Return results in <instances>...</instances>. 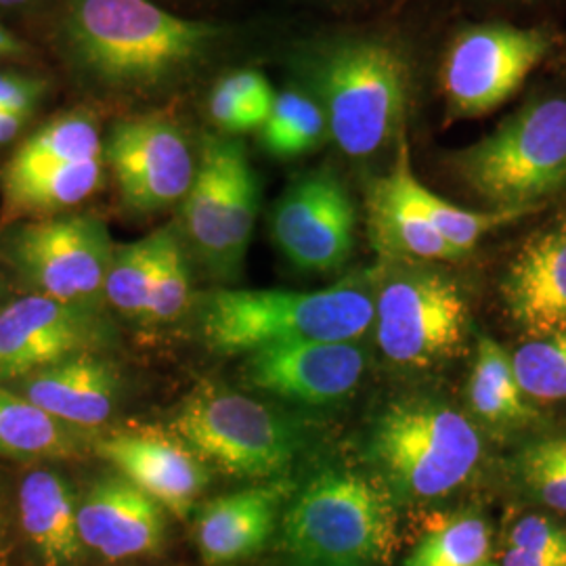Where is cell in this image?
I'll list each match as a JSON object with an SVG mask.
<instances>
[{"instance_id":"1","label":"cell","mask_w":566,"mask_h":566,"mask_svg":"<svg viewBox=\"0 0 566 566\" xmlns=\"http://www.w3.org/2000/svg\"><path fill=\"white\" fill-rule=\"evenodd\" d=\"M227 34L208 21L185 20L151 0H67L61 41L93 88L154 95L191 78Z\"/></svg>"},{"instance_id":"2","label":"cell","mask_w":566,"mask_h":566,"mask_svg":"<svg viewBox=\"0 0 566 566\" xmlns=\"http://www.w3.org/2000/svg\"><path fill=\"white\" fill-rule=\"evenodd\" d=\"M374 285L371 277H348L319 292H206L198 301L200 336L217 355L285 343H357L374 325Z\"/></svg>"},{"instance_id":"3","label":"cell","mask_w":566,"mask_h":566,"mask_svg":"<svg viewBox=\"0 0 566 566\" xmlns=\"http://www.w3.org/2000/svg\"><path fill=\"white\" fill-rule=\"evenodd\" d=\"M303 65L329 139L348 158H369L401 137L411 72L399 46L348 36L315 46Z\"/></svg>"},{"instance_id":"4","label":"cell","mask_w":566,"mask_h":566,"mask_svg":"<svg viewBox=\"0 0 566 566\" xmlns=\"http://www.w3.org/2000/svg\"><path fill=\"white\" fill-rule=\"evenodd\" d=\"M397 523L378 483L350 470H324L296 486L283 510V547L306 566L386 563L399 542Z\"/></svg>"},{"instance_id":"5","label":"cell","mask_w":566,"mask_h":566,"mask_svg":"<svg viewBox=\"0 0 566 566\" xmlns=\"http://www.w3.org/2000/svg\"><path fill=\"white\" fill-rule=\"evenodd\" d=\"M455 177L491 210L542 208L566 189V97L547 95L451 156Z\"/></svg>"},{"instance_id":"6","label":"cell","mask_w":566,"mask_h":566,"mask_svg":"<svg viewBox=\"0 0 566 566\" xmlns=\"http://www.w3.org/2000/svg\"><path fill=\"white\" fill-rule=\"evenodd\" d=\"M369 453L395 493L439 500L472 476L483 443L460 411L434 401H401L376 420Z\"/></svg>"},{"instance_id":"7","label":"cell","mask_w":566,"mask_h":566,"mask_svg":"<svg viewBox=\"0 0 566 566\" xmlns=\"http://www.w3.org/2000/svg\"><path fill=\"white\" fill-rule=\"evenodd\" d=\"M170 430L203 464L250 481L282 479L301 449L296 426L280 411L217 385L191 390Z\"/></svg>"},{"instance_id":"8","label":"cell","mask_w":566,"mask_h":566,"mask_svg":"<svg viewBox=\"0 0 566 566\" xmlns=\"http://www.w3.org/2000/svg\"><path fill=\"white\" fill-rule=\"evenodd\" d=\"M376 282V340L390 364L428 369L455 359L470 329V303L458 280L428 263H388Z\"/></svg>"},{"instance_id":"9","label":"cell","mask_w":566,"mask_h":566,"mask_svg":"<svg viewBox=\"0 0 566 566\" xmlns=\"http://www.w3.org/2000/svg\"><path fill=\"white\" fill-rule=\"evenodd\" d=\"M259 206L261 182L243 143L206 137L182 200V233L212 277L240 280Z\"/></svg>"},{"instance_id":"10","label":"cell","mask_w":566,"mask_h":566,"mask_svg":"<svg viewBox=\"0 0 566 566\" xmlns=\"http://www.w3.org/2000/svg\"><path fill=\"white\" fill-rule=\"evenodd\" d=\"M552 51L539 28L512 23L468 25L447 46L441 88L449 118H481L516 95Z\"/></svg>"},{"instance_id":"11","label":"cell","mask_w":566,"mask_h":566,"mask_svg":"<svg viewBox=\"0 0 566 566\" xmlns=\"http://www.w3.org/2000/svg\"><path fill=\"white\" fill-rule=\"evenodd\" d=\"M114 250L107 227L84 214L21 224L9 242L11 261L42 296L86 308L105 298Z\"/></svg>"},{"instance_id":"12","label":"cell","mask_w":566,"mask_h":566,"mask_svg":"<svg viewBox=\"0 0 566 566\" xmlns=\"http://www.w3.org/2000/svg\"><path fill=\"white\" fill-rule=\"evenodd\" d=\"M357 210L340 177L313 170L292 182L271 214L283 256L306 273H332L355 250Z\"/></svg>"},{"instance_id":"13","label":"cell","mask_w":566,"mask_h":566,"mask_svg":"<svg viewBox=\"0 0 566 566\" xmlns=\"http://www.w3.org/2000/svg\"><path fill=\"white\" fill-rule=\"evenodd\" d=\"M120 200L139 214L182 202L196 179L198 160L181 128L163 118L118 122L103 145Z\"/></svg>"},{"instance_id":"14","label":"cell","mask_w":566,"mask_h":566,"mask_svg":"<svg viewBox=\"0 0 566 566\" xmlns=\"http://www.w3.org/2000/svg\"><path fill=\"white\" fill-rule=\"evenodd\" d=\"M105 340L93 308L34 294L0 311V378H28Z\"/></svg>"},{"instance_id":"15","label":"cell","mask_w":566,"mask_h":566,"mask_svg":"<svg viewBox=\"0 0 566 566\" xmlns=\"http://www.w3.org/2000/svg\"><path fill=\"white\" fill-rule=\"evenodd\" d=\"M367 353L357 343H285L248 355L245 378L292 403L329 405L357 390Z\"/></svg>"},{"instance_id":"16","label":"cell","mask_w":566,"mask_h":566,"mask_svg":"<svg viewBox=\"0 0 566 566\" xmlns=\"http://www.w3.org/2000/svg\"><path fill=\"white\" fill-rule=\"evenodd\" d=\"M95 449L126 481L179 518L193 510L210 483L208 465L170 428H122L102 437Z\"/></svg>"},{"instance_id":"17","label":"cell","mask_w":566,"mask_h":566,"mask_svg":"<svg viewBox=\"0 0 566 566\" xmlns=\"http://www.w3.org/2000/svg\"><path fill=\"white\" fill-rule=\"evenodd\" d=\"M76 516L82 546L105 560L151 556L166 542V510L122 474L88 486Z\"/></svg>"},{"instance_id":"18","label":"cell","mask_w":566,"mask_h":566,"mask_svg":"<svg viewBox=\"0 0 566 566\" xmlns=\"http://www.w3.org/2000/svg\"><path fill=\"white\" fill-rule=\"evenodd\" d=\"M507 315L528 338L566 329V219L526 240L502 282Z\"/></svg>"},{"instance_id":"19","label":"cell","mask_w":566,"mask_h":566,"mask_svg":"<svg viewBox=\"0 0 566 566\" xmlns=\"http://www.w3.org/2000/svg\"><path fill=\"white\" fill-rule=\"evenodd\" d=\"M296 483L264 481L206 502L196 516V544L208 566L235 565L263 552Z\"/></svg>"},{"instance_id":"20","label":"cell","mask_w":566,"mask_h":566,"mask_svg":"<svg viewBox=\"0 0 566 566\" xmlns=\"http://www.w3.org/2000/svg\"><path fill=\"white\" fill-rule=\"evenodd\" d=\"M21 395L63 424L91 430L114 416L120 376L114 365L95 353H82L28 376Z\"/></svg>"},{"instance_id":"21","label":"cell","mask_w":566,"mask_h":566,"mask_svg":"<svg viewBox=\"0 0 566 566\" xmlns=\"http://www.w3.org/2000/svg\"><path fill=\"white\" fill-rule=\"evenodd\" d=\"M367 224L374 248L388 263H451L464 259L407 203L390 175L376 179L369 187Z\"/></svg>"},{"instance_id":"22","label":"cell","mask_w":566,"mask_h":566,"mask_svg":"<svg viewBox=\"0 0 566 566\" xmlns=\"http://www.w3.org/2000/svg\"><path fill=\"white\" fill-rule=\"evenodd\" d=\"M18 504L21 528L46 565L70 566L81 558L78 506L63 476L51 470L28 474L21 481Z\"/></svg>"},{"instance_id":"23","label":"cell","mask_w":566,"mask_h":566,"mask_svg":"<svg viewBox=\"0 0 566 566\" xmlns=\"http://www.w3.org/2000/svg\"><path fill=\"white\" fill-rule=\"evenodd\" d=\"M397 189L401 191L409 206H413L428 223L432 224L447 243H451L462 256L470 254L476 243L495 229L516 223L525 217L535 214L539 208H507V210H465L455 203L447 202L441 196L432 193L413 175L409 147L403 135L399 137V151L388 172Z\"/></svg>"},{"instance_id":"24","label":"cell","mask_w":566,"mask_h":566,"mask_svg":"<svg viewBox=\"0 0 566 566\" xmlns=\"http://www.w3.org/2000/svg\"><path fill=\"white\" fill-rule=\"evenodd\" d=\"M78 428L63 424L21 392L0 388V455L20 462L65 460L81 453Z\"/></svg>"},{"instance_id":"25","label":"cell","mask_w":566,"mask_h":566,"mask_svg":"<svg viewBox=\"0 0 566 566\" xmlns=\"http://www.w3.org/2000/svg\"><path fill=\"white\" fill-rule=\"evenodd\" d=\"M103 182V156L61 164L25 175L20 179L0 181L4 210L13 217H42L63 212L91 198Z\"/></svg>"},{"instance_id":"26","label":"cell","mask_w":566,"mask_h":566,"mask_svg":"<svg viewBox=\"0 0 566 566\" xmlns=\"http://www.w3.org/2000/svg\"><path fill=\"white\" fill-rule=\"evenodd\" d=\"M468 403L479 420L495 428H518L535 418L514 374L512 355L489 336L476 343L468 380Z\"/></svg>"},{"instance_id":"27","label":"cell","mask_w":566,"mask_h":566,"mask_svg":"<svg viewBox=\"0 0 566 566\" xmlns=\"http://www.w3.org/2000/svg\"><path fill=\"white\" fill-rule=\"evenodd\" d=\"M99 156H103L99 124L91 112L74 109L44 124L41 130L21 143L13 158L4 164L0 181L20 179L44 168L81 163Z\"/></svg>"},{"instance_id":"28","label":"cell","mask_w":566,"mask_h":566,"mask_svg":"<svg viewBox=\"0 0 566 566\" xmlns=\"http://www.w3.org/2000/svg\"><path fill=\"white\" fill-rule=\"evenodd\" d=\"M259 133L264 151L282 160L306 156L329 139L322 105L303 88L280 93Z\"/></svg>"},{"instance_id":"29","label":"cell","mask_w":566,"mask_h":566,"mask_svg":"<svg viewBox=\"0 0 566 566\" xmlns=\"http://www.w3.org/2000/svg\"><path fill=\"white\" fill-rule=\"evenodd\" d=\"M277 93L259 70H233L221 76L208 97V116L224 135L259 130Z\"/></svg>"},{"instance_id":"30","label":"cell","mask_w":566,"mask_h":566,"mask_svg":"<svg viewBox=\"0 0 566 566\" xmlns=\"http://www.w3.org/2000/svg\"><path fill=\"white\" fill-rule=\"evenodd\" d=\"M405 566H495L491 528L474 514L449 516L426 533Z\"/></svg>"},{"instance_id":"31","label":"cell","mask_w":566,"mask_h":566,"mask_svg":"<svg viewBox=\"0 0 566 566\" xmlns=\"http://www.w3.org/2000/svg\"><path fill=\"white\" fill-rule=\"evenodd\" d=\"M156 259V238L154 233L139 242L116 245L112 263L105 275L103 296L124 317L137 319L145 324L149 294H151V275Z\"/></svg>"},{"instance_id":"32","label":"cell","mask_w":566,"mask_h":566,"mask_svg":"<svg viewBox=\"0 0 566 566\" xmlns=\"http://www.w3.org/2000/svg\"><path fill=\"white\" fill-rule=\"evenodd\" d=\"M156 259L151 275V294L145 324H172L191 304L189 264L179 235L172 227L154 231Z\"/></svg>"},{"instance_id":"33","label":"cell","mask_w":566,"mask_h":566,"mask_svg":"<svg viewBox=\"0 0 566 566\" xmlns=\"http://www.w3.org/2000/svg\"><path fill=\"white\" fill-rule=\"evenodd\" d=\"M526 399L554 403L566 399V329L523 344L512 355Z\"/></svg>"},{"instance_id":"34","label":"cell","mask_w":566,"mask_h":566,"mask_svg":"<svg viewBox=\"0 0 566 566\" xmlns=\"http://www.w3.org/2000/svg\"><path fill=\"white\" fill-rule=\"evenodd\" d=\"M518 472L526 489L546 506L566 514V472L542 443L526 446L518 455Z\"/></svg>"},{"instance_id":"35","label":"cell","mask_w":566,"mask_h":566,"mask_svg":"<svg viewBox=\"0 0 566 566\" xmlns=\"http://www.w3.org/2000/svg\"><path fill=\"white\" fill-rule=\"evenodd\" d=\"M507 544L510 547H521L528 552L566 556V528L556 525L546 516L533 514V516L521 518L516 525L512 526Z\"/></svg>"},{"instance_id":"36","label":"cell","mask_w":566,"mask_h":566,"mask_svg":"<svg viewBox=\"0 0 566 566\" xmlns=\"http://www.w3.org/2000/svg\"><path fill=\"white\" fill-rule=\"evenodd\" d=\"M46 91V82L20 74H0V109L34 114Z\"/></svg>"},{"instance_id":"37","label":"cell","mask_w":566,"mask_h":566,"mask_svg":"<svg viewBox=\"0 0 566 566\" xmlns=\"http://www.w3.org/2000/svg\"><path fill=\"white\" fill-rule=\"evenodd\" d=\"M504 566H566V556L539 554V552L507 546Z\"/></svg>"},{"instance_id":"38","label":"cell","mask_w":566,"mask_h":566,"mask_svg":"<svg viewBox=\"0 0 566 566\" xmlns=\"http://www.w3.org/2000/svg\"><path fill=\"white\" fill-rule=\"evenodd\" d=\"M30 118H32V114H25V112L0 109V145L13 142Z\"/></svg>"},{"instance_id":"39","label":"cell","mask_w":566,"mask_h":566,"mask_svg":"<svg viewBox=\"0 0 566 566\" xmlns=\"http://www.w3.org/2000/svg\"><path fill=\"white\" fill-rule=\"evenodd\" d=\"M539 443L558 464L563 465V470L566 472V434H563V437H547Z\"/></svg>"},{"instance_id":"40","label":"cell","mask_w":566,"mask_h":566,"mask_svg":"<svg viewBox=\"0 0 566 566\" xmlns=\"http://www.w3.org/2000/svg\"><path fill=\"white\" fill-rule=\"evenodd\" d=\"M0 51H2L7 57L23 53V44H21L11 32H7L2 25H0Z\"/></svg>"},{"instance_id":"41","label":"cell","mask_w":566,"mask_h":566,"mask_svg":"<svg viewBox=\"0 0 566 566\" xmlns=\"http://www.w3.org/2000/svg\"><path fill=\"white\" fill-rule=\"evenodd\" d=\"M25 2H30V0H0L2 7H20V4H25Z\"/></svg>"},{"instance_id":"42","label":"cell","mask_w":566,"mask_h":566,"mask_svg":"<svg viewBox=\"0 0 566 566\" xmlns=\"http://www.w3.org/2000/svg\"><path fill=\"white\" fill-rule=\"evenodd\" d=\"M322 566H361V565H322Z\"/></svg>"}]
</instances>
